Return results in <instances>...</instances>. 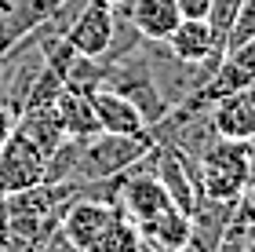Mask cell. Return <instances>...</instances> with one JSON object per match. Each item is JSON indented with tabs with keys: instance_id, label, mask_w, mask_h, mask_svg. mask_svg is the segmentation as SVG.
<instances>
[{
	"instance_id": "cell-8",
	"label": "cell",
	"mask_w": 255,
	"mask_h": 252,
	"mask_svg": "<svg viewBox=\"0 0 255 252\" xmlns=\"http://www.w3.org/2000/svg\"><path fill=\"white\" fill-rule=\"evenodd\" d=\"M62 4L66 0H7V7L0 11V55L15 40H22L29 29L48 22Z\"/></svg>"
},
{
	"instance_id": "cell-16",
	"label": "cell",
	"mask_w": 255,
	"mask_h": 252,
	"mask_svg": "<svg viewBox=\"0 0 255 252\" xmlns=\"http://www.w3.org/2000/svg\"><path fill=\"white\" fill-rule=\"evenodd\" d=\"M62 77L55 73V70H48V66H40V73H37V81H33V88H29V95H26V106L22 110H37V106H55V99L62 95Z\"/></svg>"
},
{
	"instance_id": "cell-12",
	"label": "cell",
	"mask_w": 255,
	"mask_h": 252,
	"mask_svg": "<svg viewBox=\"0 0 255 252\" xmlns=\"http://www.w3.org/2000/svg\"><path fill=\"white\" fill-rule=\"evenodd\" d=\"M55 113H59L62 132L69 135V139H88V135L99 132L95 110H91V95H84V91L62 88V95L55 99Z\"/></svg>"
},
{
	"instance_id": "cell-3",
	"label": "cell",
	"mask_w": 255,
	"mask_h": 252,
	"mask_svg": "<svg viewBox=\"0 0 255 252\" xmlns=\"http://www.w3.org/2000/svg\"><path fill=\"white\" fill-rule=\"evenodd\" d=\"M102 88H110V91H117V95H124L138 113H142L146 128H149V124H157V121L171 110L168 102H164V95L157 91L153 70H149L142 48H138L135 55H128V59H121V62H110L106 73H102Z\"/></svg>"
},
{
	"instance_id": "cell-15",
	"label": "cell",
	"mask_w": 255,
	"mask_h": 252,
	"mask_svg": "<svg viewBox=\"0 0 255 252\" xmlns=\"http://www.w3.org/2000/svg\"><path fill=\"white\" fill-rule=\"evenodd\" d=\"M146 242H142V231L128 220L124 212H117V220H113V227L106 231V238L99 242L95 252H138Z\"/></svg>"
},
{
	"instance_id": "cell-11",
	"label": "cell",
	"mask_w": 255,
	"mask_h": 252,
	"mask_svg": "<svg viewBox=\"0 0 255 252\" xmlns=\"http://www.w3.org/2000/svg\"><path fill=\"white\" fill-rule=\"evenodd\" d=\"M15 132H22L26 139L37 146V150L44 157H51L59 146L69 139V135L62 132V121L59 113H55V106H37V110H22L15 117Z\"/></svg>"
},
{
	"instance_id": "cell-6",
	"label": "cell",
	"mask_w": 255,
	"mask_h": 252,
	"mask_svg": "<svg viewBox=\"0 0 255 252\" xmlns=\"http://www.w3.org/2000/svg\"><path fill=\"white\" fill-rule=\"evenodd\" d=\"M212 128H215L219 139H241V143L255 139V95H252V88L212 102Z\"/></svg>"
},
{
	"instance_id": "cell-9",
	"label": "cell",
	"mask_w": 255,
	"mask_h": 252,
	"mask_svg": "<svg viewBox=\"0 0 255 252\" xmlns=\"http://www.w3.org/2000/svg\"><path fill=\"white\" fill-rule=\"evenodd\" d=\"M91 110H95V124L99 132H110V135H142L146 132V121L124 95L110 88H95L91 91Z\"/></svg>"
},
{
	"instance_id": "cell-13",
	"label": "cell",
	"mask_w": 255,
	"mask_h": 252,
	"mask_svg": "<svg viewBox=\"0 0 255 252\" xmlns=\"http://www.w3.org/2000/svg\"><path fill=\"white\" fill-rule=\"evenodd\" d=\"M190 238V216L179 209H168L164 216H157L153 223L142 227V242L157 252H182Z\"/></svg>"
},
{
	"instance_id": "cell-4",
	"label": "cell",
	"mask_w": 255,
	"mask_h": 252,
	"mask_svg": "<svg viewBox=\"0 0 255 252\" xmlns=\"http://www.w3.org/2000/svg\"><path fill=\"white\" fill-rule=\"evenodd\" d=\"M117 205L113 201H99V198H73L66 205L62 220H59V231L69 245H73L77 252H95L99 242L106 238V231L113 227V220H117Z\"/></svg>"
},
{
	"instance_id": "cell-2",
	"label": "cell",
	"mask_w": 255,
	"mask_h": 252,
	"mask_svg": "<svg viewBox=\"0 0 255 252\" xmlns=\"http://www.w3.org/2000/svg\"><path fill=\"white\" fill-rule=\"evenodd\" d=\"M252 143L241 139H215L208 150L201 154V194L212 201H226L237 205L245 198L248 183H252Z\"/></svg>"
},
{
	"instance_id": "cell-21",
	"label": "cell",
	"mask_w": 255,
	"mask_h": 252,
	"mask_svg": "<svg viewBox=\"0 0 255 252\" xmlns=\"http://www.w3.org/2000/svg\"><path fill=\"white\" fill-rule=\"evenodd\" d=\"M95 4H102V7H117V4H124V0H95Z\"/></svg>"
},
{
	"instance_id": "cell-7",
	"label": "cell",
	"mask_w": 255,
	"mask_h": 252,
	"mask_svg": "<svg viewBox=\"0 0 255 252\" xmlns=\"http://www.w3.org/2000/svg\"><path fill=\"white\" fill-rule=\"evenodd\" d=\"M117 11L142 33V40H153V44L168 40V33L182 18L175 0H124V4H117Z\"/></svg>"
},
{
	"instance_id": "cell-17",
	"label": "cell",
	"mask_w": 255,
	"mask_h": 252,
	"mask_svg": "<svg viewBox=\"0 0 255 252\" xmlns=\"http://www.w3.org/2000/svg\"><path fill=\"white\" fill-rule=\"evenodd\" d=\"M248 40H255V0H241L237 22H234V33H230L226 51L230 48H241V44H248Z\"/></svg>"
},
{
	"instance_id": "cell-1",
	"label": "cell",
	"mask_w": 255,
	"mask_h": 252,
	"mask_svg": "<svg viewBox=\"0 0 255 252\" xmlns=\"http://www.w3.org/2000/svg\"><path fill=\"white\" fill-rule=\"evenodd\" d=\"M149 146H153L149 132H142V135L95 132V135H88V139H77L69 183H99V179L121 176V172H131L149 154Z\"/></svg>"
},
{
	"instance_id": "cell-14",
	"label": "cell",
	"mask_w": 255,
	"mask_h": 252,
	"mask_svg": "<svg viewBox=\"0 0 255 252\" xmlns=\"http://www.w3.org/2000/svg\"><path fill=\"white\" fill-rule=\"evenodd\" d=\"M237 7L241 0H212L208 7V29H212V40H215V51L226 55V44H230V33H234V22H237Z\"/></svg>"
},
{
	"instance_id": "cell-20",
	"label": "cell",
	"mask_w": 255,
	"mask_h": 252,
	"mask_svg": "<svg viewBox=\"0 0 255 252\" xmlns=\"http://www.w3.org/2000/svg\"><path fill=\"white\" fill-rule=\"evenodd\" d=\"M252 154H255V139H252ZM245 201L255 205V161H252V183H248V190H245Z\"/></svg>"
},
{
	"instance_id": "cell-19",
	"label": "cell",
	"mask_w": 255,
	"mask_h": 252,
	"mask_svg": "<svg viewBox=\"0 0 255 252\" xmlns=\"http://www.w3.org/2000/svg\"><path fill=\"white\" fill-rule=\"evenodd\" d=\"M11 128H15V117H11V113L0 106V146L7 143V135H11Z\"/></svg>"
},
{
	"instance_id": "cell-18",
	"label": "cell",
	"mask_w": 255,
	"mask_h": 252,
	"mask_svg": "<svg viewBox=\"0 0 255 252\" xmlns=\"http://www.w3.org/2000/svg\"><path fill=\"white\" fill-rule=\"evenodd\" d=\"M175 7H179L182 18H208L212 0H175Z\"/></svg>"
},
{
	"instance_id": "cell-10",
	"label": "cell",
	"mask_w": 255,
	"mask_h": 252,
	"mask_svg": "<svg viewBox=\"0 0 255 252\" xmlns=\"http://www.w3.org/2000/svg\"><path fill=\"white\" fill-rule=\"evenodd\" d=\"M164 48L182 62H208V59H223L215 51L212 29H208L204 18H179V26L168 33Z\"/></svg>"
},
{
	"instance_id": "cell-22",
	"label": "cell",
	"mask_w": 255,
	"mask_h": 252,
	"mask_svg": "<svg viewBox=\"0 0 255 252\" xmlns=\"http://www.w3.org/2000/svg\"><path fill=\"white\" fill-rule=\"evenodd\" d=\"M245 252H255V242H252V238H248V249H245Z\"/></svg>"
},
{
	"instance_id": "cell-5",
	"label": "cell",
	"mask_w": 255,
	"mask_h": 252,
	"mask_svg": "<svg viewBox=\"0 0 255 252\" xmlns=\"http://www.w3.org/2000/svg\"><path fill=\"white\" fill-rule=\"evenodd\" d=\"M110 33H113V7H102L95 0H88V4L77 11V18L69 22V29L62 37L73 44L80 55L102 59V51L110 48Z\"/></svg>"
}]
</instances>
